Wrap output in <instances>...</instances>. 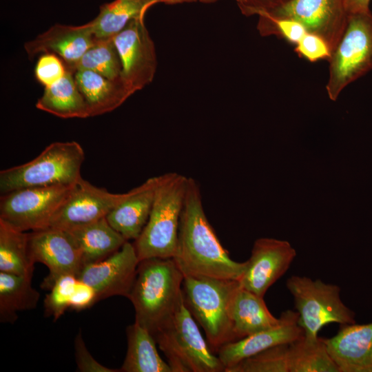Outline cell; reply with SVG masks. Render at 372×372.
Here are the masks:
<instances>
[{
  "mask_svg": "<svg viewBox=\"0 0 372 372\" xmlns=\"http://www.w3.org/2000/svg\"><path fill=\"white\" fill-rule=\"evenodd\" d=\"M258 16L257 28L262 36L276 35L296 44L307 33L300 23L287 19L275 17L263 8L252 10L250 15Z\"/></svg>",
  "mask_w": 372,
  "mask_h": 372,
  "instance_id": "31",
  "label": "cell"
},
{
  "mask_svg": "<svg viewBox=\"0 0 372 372\" xmlns=\"http://www.w3.org/2000/svg\"><path fill=\"white\" fill-rule=\"evenodd\" d=\"M161 178V175L149 178L127 192L126 197L107 215L110 225L127 241L136 240L144 229Z\"/></svg>",
  "mask_w": 372,
  "mask_h": 372,
  "instance_id": "19",
  "label": "cell"
},
{
  "mask_svg": "<svg viewBox=\"0 0 372 372\" xmlns=\"http://www.w3.org/2000/svg\"><path fill=\"white\" fill-rule=\"evenodd\" d=\"M197 0H160V3H163L166 4H177L182 3H189L194 2Z\"/></svg>",
  "mask_w": 372,
  "mask_h": 372,
  "instance_id": "40",
  "label": "cell"
},
{
  "mask_svg": "<svg viewBox=\"0 0 372 372\" xmlns=\"http://www.w3.org/2000/svg\"><path fill=\"white\" fill-rule=\"evenodd\" d=\"M238 280L207 276H184L182 293L185 306L204 330L214 353L234 341L229 317V302Z\"/></svg>",
  "mask_w": 372,
  "mask_h": 372,
  "instance_id": "5",
  "label": "cell"
},
{
  "mask_svg": "<svg viewBox=\"0 0 372 372\" xmlns=\"http://www.w3.org/2000/svg\"><path fill=\"white\" fill-rule=\"evenodd\" d=\"M286 286L293 297L305 338H318L320 329L329 323H355V313L341 300L339 286L300 276L289 278Z\"/></svg>",
  "mask_w": 372,
  "mask_h": 372,
  "instance_id": "8",
  "label": "cell"
},
{
  "mask_svg": "<svg viewBox=\"0 0 372 372\" xmlns=\"http://www.w3.org/2000/svg\"><path fill=\"white\" fill-rule=\"evenodd\" d=\"M74 355L77 371L81 372H120V370L110 369L97 362L87 350L79 331L74 340Z\"/></svg>",
  "mask_w": 372,
  "mask_h": 372,
  "instance_id": "35",
  "label": "cell"
},
{
  "mask_svg": "<svg viewBox=\"0 0 372 372\" xmlns=\"http://www.w3.org/2000/svg\"><path fill=\"white\" fill-rule=\"evenodd\" d=\"M184 275L173 258L140 260L128 296L135 321L153 335L172 316L182 296Z\"/></svg>",
  "mask_w": 372,
  "mask_h": 372,
  "instance_id": "2",
  "label": "cell"
},
{
  "mask_svg": "<svg viewBox=\"0 0 372 372\" xmlns=\"http://www.w3.org/2000/svg\"><path fill=\"white\" fill-rule=\"evenodd\" d=\"M78 281L75 275L65 274L58 278L44 300L45 314L56 321L70 308L71 297Z\"/></svg>",
  "mask_w": 372,
  "mask_h": 372,
  "instance_id": "32",
  "label": "cell"
},
{
  "mask_svg": "<svg viewBox=\"0 0 372 372\" xmlns=\"http://www.w3.org/2000/svg\"><path fill=\"white\" fill-rule=\"evenodd\" d=\"M74 77L90 116L114 110L133 94L121 79L112 80L85 70L74 72Z\"/></svg>",
  "mask_w": 372,
  "mask_h": 372,
  "instance_id": "21",
  "label": "cell"
},
{
  "mask_svg": "<svg viewBox=\"0 0 372 372\" xmlns=\"http://www.w3.org/2000/svg\"><path fill=\"white\" fill-rule=\"evenodd\" d=\"M32 275L0 271V322L13 324L17 313L37 307L40 294L32 284Z\"/></svg>",
  "mask_w": 372,
  "mask_h": 372,
  "instance_id": "26",
  "label": "cell"
},
{
  "mask_svg": "<svg viewBox=\"0 0 372 372\" xmlns=\"http://www.w3.org/2000/svg\"><path fill=\"white\" fill-rule=\"evenodd\" d=\"M326 90L336 101L350 83L372 70V13L348 15L345 29L328 59Z\"/></svg>",
  "mask_w": 372,
  "mask_h": 372,
  "instance_id": "7",
  "label": "cell"
},
{
  "mask_svg": "<svg viewBox=\"0 0 372 372\" xmlns=\"http://www.w3.org/2000/svg\"><path fill=\"white\" fill-rule=\"evenodd\" d=\"M72 186L24 187L2 194L0 220L23 231L46 227Z\"/></svg>",
  "mask_w": 372,
  "mask_h": 372,
  "instance_id": "9",
  "label": "cell"
},
{
  "mask_svg": "<svg viewBox=\"0 0 372 372\" xmlns=\"http://www.w3.org/2000/svg\"><path fill=\"white\" fill-rule=\"evenodd\" d=\"M97 302V296L94 289L78 279L71 297L70 309L79 311L91 307Z\"/></svg>",
  "mask_w": 372,
  "mask_h": 372,
  "instance_id": "36",
  "label": "cell"
},
{
  "mask_svg": "<svg viewBox=\"0 0 372 372\" xmlns=\"http://www.w3.org/2000/svg\"><path fill=\"white\" fill-rule=\"evenodd\" d=\"M279 318L275 327L223 345L216 355L225 370L264 350L292 343L304 336L298 312L289 309L282 312Z\"/></svg>",
  "mask_w": 372,
  "mask_h": 372,
  "instance_id": "16",
  "label": "cell"
},
{
  "mask_svg": "<svg viewBox=\"0 0 372 372\" xmlns=\"http://www.w3.org/2000/svg\"><path fill=\"white\" fill-rule=\"evenodd\" d=\"M96 38L90 22L81 25L55 24L24 44L30 58L43 52L58 56L66 68L77 62Z\"/></svg>",
  "mask_w": 372,
  "mask_h": 372,
  "instance_id": "17",
  "label": "cell"
},
{
  "mask_svg": "<svg viewBox=\"0 0 372 372\" xmlns=\"http://www.w3.org/2000/svg\"><path fill=\"white\" fill-rule=\"evenodd\" d=\"M184 276L239 280L247 261L234 260L222 246L205 215L197 183L188 178L178 242L172 258Z\"/></svg>",
  "mask_w": 372,
  "mask_h": 372,
  "instance_id": "1",
  "label": "cell"
},
{
  "mask_svg": "<svg viewBox=\"0 0 372 372\" xmlns=\"http://www.w3.org/2000/svg\"><path fill=\"white\" fill-rule=\"evenodd\" d=\"M67 68L63 61L56 54H43L34 69L37 80L45 87L52 85L65 75Z\"/></svg>",
  "mask_w": 372,
  "mask_h": 372,
  "instance_id": "33",
  "label": "cell"
},
{
  "mask_svg": "<svg viewBox=\"0 0 372 372\" xmlns=\"http://www.w3.org/2000/svg\"><path fill=\"white\" fill-rule=\"evenodd\" d=\"M371 0H344V6L348 15L370 11Z\"/></svg>",
  "mask_w": 372,
  "mask_h": 372,
  "instance_id": "37",
  "label": "cell"
},
{
  "mask_svg": "<svg viewBox=\"0 0 372 372\" xmlns=\"http://www.w3.org/2000/svg\"><path fill=\"white\" fill-rule=\"evenodd\" d=\"M289 344L264 350L242 360L225 372H289Z\"/></svg>",
  "mask_w": 372,
  "mask_h": 372,
  "instance_id": "30",
  "label": "cell"
},
{
  "mask_svg": "<svg viewBox=\"0 0 372 372\" xmlns=\"http://www.w3.org/2000/svg\"><path fill=\"white\" fill-rule=\"evenodd\" d=\"M127 194L111 193L81 177L73 185L48 227L66 229L105 218Z\"/></svg>",
  "mask_w": 372,
  "mask_h": 372,
  "instance_id": "15",
  "label": "cell"
},
{
  "mask_svg": "<svg viewBox=\"0 0 372 372\" xmlns=\"http://www.w3.org/2000/svg\"><path fill=\"white\" fill-rule=\"evenodd\" d=\"M67 69L73 72L90 70L112 80L121 79V60L113 38L96 39L81 58Z\"/></svg>",
  "mask_w": 372,
  "mask_h": 372,
  "instance_id": "29",
  "label": "cell"
},
{
  "mask_svg": "<svg viewBox=\"0 0 372 372\" xmlns=\"http://www.w3.org/2000/svg\"><path fill=\"white\" fill-rule=\"evenodd\" d=\"M138 262L134 244L127 241L107 258L83 266L77 278L94 289L98 301L114 296L127 298Z\"/></svg>",
  "mask_w": 372,
  "mask_h": 372,
  "instance_id": "13",
  "label": "cell"
},
{
  "mask_svg": "<svg viewBox=\"0 0 372 372\" xmlns=\"http://www.w3.org/2000/svg\"><path fill=\"white\" fill-rule=\"evenodd\" d=\"M187 179L175 172L161 175L148 220L133 243L139 261L174 257Z\"/></svg>",
  "mask_w": 372,
  "mask_h": 372,
  "instance_id": "3",
  "label": "cell"
},
{
  "mask_svg": "<svg viewBox=\"0 0 372 372\" xmlns=\"http://www.w3.org/2000/svg\"><path fill=\"white\" fill-rule=\"evenodd\" d=\"M265 8L263 0H247V4L240 7L242 12L247 14L254 9Z\"/></svg>",
  "mask_w": 372,
  "mask_h": 372,
  "instance_id": "38",
  "label": "cell"
},
{
  "mask_svg": "<svg viewBox=\"0 0 372 372\" xmlns=\"http://www.w3.org/2000/svg\"><path fill=\"white\" fill-rule=\"evenodd\" d=\"M323 340L340 372H371L372 322L341 325L334 336Z\"/></svg>",
  "mask_w": 372,
  "mask_h": 372,
  "instance_id": "18",
  "label": "cell"
},
{
  "mask_svg": "<svg viewBox=\"0 0 372 372\" xmlns=\"http://www.w3.org/2000/svg\"><path fill=\"white\" fill-rule=\"evenodd\" d=\"M127 349L121 372H172L161 357L152 334L137 322L126 328Z\"/></svg>",
  "mask_w": 372,
  "mask_h": 372,
  "instance_id": "24",
  "label": "cell"
},
{
  "mask_svg": "<svg viewBox=\"0 0 372 372\" xmlns=\"http://www.w3.org/2000/svg\"><path fill=\"white\" fill-rule=\"evenodd\" d=\"M229 317L234 341L277 325L280 318L272 315L264 298L238 285L229 302Z\"/></svg>",
  "mask_w": 372,
  "mask_h": 372,
  "instance_id": "20",
  "label": "cell"
},
{
  "mask_svg": "<svg viewBox=\"0 0 372 372\" xmlns=\"http://www.w3.org/2000/svg\"><path fill=\"white\" fill-rule=\"evenodd\" d=\"M260 8L275 17L300 23L307 32L324 39L331 52L342 35L348 18L344 0H289Z\"/></svg>",
  "mask_w": 372,
  "mask_h": 372,
  "instance_id": "11",
  "label": "cell"
},
{
  "mask_svg": "<svg viewBox=\"0 0 372 372\" xmlns=\"http://www.w3.org/2000/svg\"><path fill=\"white\" fill-rule=\"evenodd\" d=\"M197 324L182 296L172 316L153 336L172 372H225Z\"/></svg>",
  "mask_w": 372,
  "mask_h": 372,
  "instance_id": "4",
  "label": "cell"
},
{
  "mask_svg": "<svg viewBox=\"0 0 372 372\" xmlns=\"http://www.w3.org/2000/svg\"><path fill=\"white\" fill-rule=\"evenodd\" d=\"M198 1L203 3H211V2L216 1L218 0H198ZM236 1H237L238 4L239 8L246 5L247 2V0H236Z\"/></svg>",
  "mask_w": 372,
  "mask_h": 372,
  "instance_id": "41",
  "label": "cell"
},
{
  "mask_svg": "<svg viewBox=\"0 0 372 372\" xmlns=\"http://www.w3.org/2000/svg\"><path fill=\"white\" fill-rule=\"evenodd\" d=\"M289 0H263L265 8H271L273 6H276L278 5H281Z\"/></svg>",
  "mask_w": 372,
  "mask_h": 372,
  "instance_id": "39",
  "label": "cell"
},
{
  "mask_svg": "<svg viewBox=\"0 0 372 372\" xmlns=\"http://www.w3.org/2000/svg\"><path fill=\"white\" fill-rule=\"evenodd\" d=\"M158 3L160 0H114L103 4L99 14L90 21L95 38H113L131 21L145 17Z\"/></svg>",
  "mask_w": 372,
  "mask_h": 372,
  "instance_id": "25",
  "label": "cell"
},
{
  "mask_svg": "<svg viewBox=\"0 0 372 372\" xmlns=\"http://www.w3.org/2000/svg\"><path fill=\"white\" fill-rule=\"evenodd\" d=\"M29 243L34 262L49 269L41 288L50 290L61 276H78L83 267L79 247L71 234L64 229L46 227L29 232Z\"/></svg>",
  "mask_w": 372,
  "mask_h": 372,
  "instance_id": "12",
  "label": "cell"
},
{
  "mask_svg": "<svg viewBox=\"0 0 372 372\" xmlns=\"http://www.w3.org/2000/svg\"><path fill=\"white\" fill-rule=\"evenodd\" d=\"M289 372H340L323 338L303 336L289 344Z\"/></svg>",
  "mask_w": 372,
  "mask_h": 372,
  "instance_id": "28",
  "label": "cell"
},
{
  "mask_svg": "<svg viewBox=\"0 0 372 372\" xmlns=\"http://www.w3.org/2000/svg\"><path fill=\"white\" fill-rule=\"evenodd\" d=\"M295 52L310 62L329 59L331 54L330 48L324 39L309 32L296 44Z\"/></svg>",
  "mask_w": 372,
  "mask_h": 372,
  "instance_id": "34",
  "label": "cell"
},
{
  "mask_svg": "<svg viewBox=\"0 0 372 372\" xmlns=\"http://www.w3.org/2000/svg\"><path fill=\"white\" fill-rule=\"evenodd\" d=\"M84 160L77 142L52 143L32 161L0 172L1 195L24 187L74 185L81 178Z\"/></svg>",
  "mask_w": 372,
  "mask_h": 372,
  "instance_id": "6",
  "label": "cell"
},
{
  "mask_svg": "<svg viewBox=\"0 0 372 372\" xmlns=\"http://www.w3.org/2000/svg\"><path fill=\"white\" fill-rule=\"evenodd\" d=\"M66 230L79 247L83 266L107 258L127 241L110 225L106 217Z\"/></svg>",
  "mask_w": 372,
  "mask_h": 372,
  "instance_id": "22",
  "label": "cell"
},
{
  "mask_svg": "<svg viewBox=\"0 0 372 372\" xmlns=\"http://www.w3.org/2000/svg\"><path fill=\"white\" fill-rule=\"evenodd\" d=\"M296 256V250L288 241L257 239L239 285L264 298L269 288L287 271Z\"/></svg>",
  "mask_w": 372,
  "mask_h": 372,
  "instance_id": "14",
  "label": "cell"
},
{
  "mask_svg": "<svg viewBox=\"0 0 372 372\" xmlns=\"http://www.w3.org/2000/svg\"><path fill=\"white\" fill-rule=\"evenodd\" d=\"M145 17L131 21L113 37L121 63V79L134 94L154 79L157 59Z\"/></svg>",
  "mask_w": 372,
  "mask_h": 372,
  "instance_id": "10",
  "label": "cell"
},
{
  "mask_svg": "<svg viewBox=\"0 0 372 372\" xmlns=\"http://www.w3.org/2000/svg\"><path fill=\"white\" fill-rule=\"evenodd\" d=\"M29 232L19 230L0 220V271L33 275Z\"/></svg>",
  "mask_w": 372,
  "mask_h": 372,
  "instance_id": "27",
  "label": "cell"
},
{
  "mask_svg": "<svg viewBox=\"0 0 372 372\" xmlns=\"http://www.w3.org/2000/svg\"><path fill=\"white\" fill-rule=\"evenodd\" d=\"M36 107L62 118L90 116L87 103L75 82L74 72L68 69L61 80L45 87Z\"/></svg>",
  "mask_w": 372,
  "mask_h": 372,
  "instance_id": "23",
  "label": "cell"
},
{
  "mask_svg": "<svg viewBox=\"0 0 372 372\" xmlns=\"http://www.w3.org/2000/svg\"><path fill=\"white\" fill-rule=\"evenodd\" d=\"M371 372H372V369H371Z\"/></svg>",
  "mask_w": 372,
  "mask_h": 372,
  "instance_id": "42",
  "label": "cell"
}]
</instances>
